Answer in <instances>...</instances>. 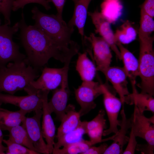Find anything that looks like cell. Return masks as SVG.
I'll list each match as a JSON object with an SVG mask.
<instances>
[{
	"label": "cell",
	"mask_w": 154,
	"mask_h": 154,
	"mask_svg": "<svg viewBox=\"0 0 154 154\" xmlns=\"http://www.w3.org/2000/svg\"><path fill=\"white\" fill-rule=\"evenodd\" d=\"M19 22V38L26 54L25 61L37 70L41 69L51 58L64 63L70 62L79 52L78 44L71 46L57 42L35 25H28L23 12Z\"/></svg>",
	"instance_id": "cell-1"
},
{
	"label": "cell",
	"mask_w": 154,
	"mask_h": 154,
	"mask_svg": "<svg viewBox=\"0 0 154 154\" xmlns=\"http://www.w3.org/2000/svg\"><path fill=\"white\" fill-rule=\"evenodd\" d=\"M39 76L38 70L25 61L9 62L0 68V93L13 95L23 90L27 92L31 82Z\"/></svg>",
	"instance_id": "cell-2"
},
{
	"label": "cell",
	"mask_w": 154,
	"mask_h": 154,
	"mask_svg": "<svg viewBox=\"0 0 154 154\" xmlns=\"http://www.w3.org/2000/svg\"><path fill=\"white\" fill-rule=\"evenodd\" d=\"M32 18L35 21L34 25L55 41L67 46L76 44L71 39L74 27L69 26L57 15L44 13L36 7L32 9Z\"/></svg>",
	"instance_id": "cell-3"
},
{
	"label": "cell",
	"mask_w": 154,
	"mask_h": 154,
	"mask_svg": "<svg viewBox=\"0 0 154 154\" xmlns=\"http://www.w3.org/2000/svg\"><path fill=\"white\" fill-rule=\"evenodd\" d=\"M153 37L139 39V76L141 82L137 85L141 93L154 95V52Z\"/></svg>",
	"instance_id": "cell-4"
},
{
	"label": "cell",
	"mask_w": 154,
	"mask_h": 154,
	"mask_svg": "<svg viewBox=\"0 0 154 154\" xmlns=\"http://www.w3.org/2000/svg\"><path fill=\"white\" fill-rule=\"evenodd\" d=\"M19 29V22L12 27L5 24L0 25V68L10 62L25 61L26 56L20 52L19 46L13 39Z\"/></svg>",
	"instance_id": "cell-5"
},
{
	"label": "cell",
	"mask_w": 154,
	"mask_h": 154,
	"mask_svg": "<svg viewBox=\"0 0 154 154\" xmlns=\"http://www.w3.org/2000/svg\"><path fill=\"white\" fill-rule=\"evenodd\" d=\"M74 93L76 100L80 107L78 112L81 117L96 108L95 100L102 94L101 84L93 81H83L75 89Z\"/></svg>",
	"instance_id": "cell-6"
},
{
	"label": "cell",
	"mask_w": 154,
	"mask_h": 154,
	"mask_svg": "<svg viewBox=\"0 0 154 154\" xmlns=\"http://www.w3.org/2000/svg\"><path fill=\"white\" fill-rule=\"evenodd\" d=\"M70 63L64 64L63 67L60 68L47 67L43 68L39 78L31 82L28 95L37 94L39 90L50 91L57 88L60 86L65 71L69 68Z\"/></svg>",
	"instance_id": "cell-7"
},
{
	"label": "cell",
	"mask_w": 154,
	"mask_h": 154,
	"mask_svg": "<svg viewBox=\"0 0 154 154\" xmlns=\"http://www.w3.org/2000/svg\"><path fill=\"white\" fill-rule=\"evenodd\" d=\"M101 87L104 106L110 123L109 128L103 131V136H106L118 132L120 121L118 119V116L123 104L120 99L116 97L106 85L101 84Z\"/></svg>",
	"instance_id": "cell-8"
},
{
	"label": "cell",
	"mask_w": 154,
	"mask_h": 154,
	"mask_svg": "<svg viewBox=\"0 0 154 154\" xmlns=\"http://www.w3.org/2000/svg\"><path fill=\"white\" fill-rule=\"evenodd\" d=\"M35 112L33 116L25 117L22 123V125L27 131L36 151L40 154H49L47 145L41 131L40 120L42 110H38Z\"/></svg>",
	"instance_id": "cell-9"
},
{
	"label": "cell",
	"mask_w": 154,
	"mask_h": 154,
	"mask_svg": "<svg viewBox=\"0 0 154 154\" xmlns=\"http://www.w3.org/2000/svg\"><path fill=\"white\" fill-rule=\"evenodd\" d=\"M144 113L135 105L134 112L131 117V129L135 137L145 139L150 145L154 147V117H146Z\"/></svg>",
	"instance_id": "cell-10"
},
{
	"label": "cell",
	"mask_w": 154,
	"mask_h": 154,
	"mask_svg": "<svg viewBox=\"0 0 154 154\" xmlns=\"http://www.w3.org/2000/svg\"><path fill=\"white\" fill-rule=\"evenodd\" d=\"M86 37L90 43L93 62L96 64L97 70L101 72L110 66L112 56L109 45L102 37L96 36L93 33Z\"/></svg>",
	"instance_id": "cell-11"
},
{
	"label": "cell",
	"mask_w": 154,
	"mask_h": 154,
	"mask_svg": "<svg viewBox=\"0 0 154 154\" xmlns=\"http://www.w3.org/2000/svg\"><path fill=\"white\" fill-rule=\"evenodd\" d=\"M68 72V70L65 72L60 88L54 90L52 98L48 102L50 111L55 113V119L59 121H61L65 114L69 95Z\"/></svg>",
	"instance_id": "cell-12"
},
{
	"label": "cell",
	"mask_w": 154,
	"mask_h": 154,
	"mask_svg": "<svg viewBox=\"0 0 154 154\" xmlns=\"http://www.w3.org/2000/svg\"><path fill=\"white\" fill-rule=\"evenodd\" d=\"M49 91L39 90L38 94L41 97L43 101L42 133L46 141L49 154H52L55 143L56 127L48 106V96Z\"/></svg>",
	"instance_id": "cell-13"
},
{
	"label": "cell",
	"mask_w": 154,
	"mask_h": 154,
	"mask_svg": "<svg viewBox=\"0 0 154 154\" xmlns=\"http://www.w3.org/2000/svg\"><path fill=\"white\" fill-rule=\"evenodd\" d=\"M95 28V32L99 34L109 45L117 57L121 60L120 53L115 41L114 33L111 23L102 15L98 9L94 12H88Z\"/></svg>",
	"instance_id": "cell-14"
},
{
	"label": "cell",
	"mask_w": 154,
	"mask_h": 154,
	"mask_svg": "<svg viewBox=\"0 0 154 154\" xmlns=\"http://www.w3.org/2000/svg\"><path fill=\"white\" fill-rule=\"evenodd\" d=\"M15 105L26 114L42 109L43 101L41 97L37 94L17 96L0 93V106L3 104Z\"/></svg>",
	"instance_id": "cell-15"
},
{
	"label": "cell",
	"mask_w": 154,
	"mask_h": 154,
	"mask_svg": "<svg viewBox=\"0 0 154 154\" xmlns=\"http://www.w3.org/2000/svg\"><path fill=\"white\" fill-rule=\"evenodd\" d=\"M101 72L112 85L123 104L125 96L130 94L127 87L128 77L123 68L109 66Z\"/></svg>",
	"instance_id": "cell-16"
},
{
	"label": "cell",
	"mask_w": 154,
	"mask_h": 154,
	"mask_svg": "<svg viewBox=\"0 0 154 154\" xmlns=\"http://www.w3.org/2000/svg\"><path fill=\"white\" fill-rule=\"evenodd\" d=\"M120 113L121 120L119 125L120 129L114 138L113 142L108 146L104 154H122L123 147L128 142L129 137L126 135L128 130L131 127V118H127L123 109Z\"/></svg>",
	"instance_id": "cell-17"
},
{
	"label": "cell",
	"mask_w": 154,
	"mask_h": 154,
	"mask_svg": "<svg viewBox=\"0 0 154 154\" xmlns=\"http://www.w3.org/2000/svg\"><path fill=\"white\" fill-rule=\"evenodd\" d=\"M132 92L126 96L124 103L130 105L134 104L141 112L145 111L154 112V99L152 96L147 93H139L135 87L136 82H131Z\"/></svg>",
	"instance_id": "cell-18"
},
{
	"label": "cell",
	"mask_w": 154,
	"mask_h": 154,
	"mask_svg": "<svg viewBox=\"0 0 154 154\" xmlns=\"http://www.w3.org/2000/svg\"><path fill=\"white\" fill-rule=\"evenodd\" d=\"M74 5L73 16L68 24L70 26L76 27L82 41L84 34V27L86 21L88 9L92 0H72Z\"/></svg>",
	"instance_id": "cell-19"
},
{
	"label": "cell",
	"mask_w": 154,
	"mask_h": 154,
	"mask_svg": "<svg viewBox=\"0 0 154 154\" xmlns=\"http://www.w3.org/2000/svg\"><path fill=\"white\" fill-rule=\"evenodd\" d=\"M80 117L78 112L76 111L73 105L71 104L67 105L65 114L57 129V139L78 127L81 122Z\"/></svg>",
	"instance_id": "cell-20"
},
{
	"label": "cell",
	"mask_w": 154,
	"mask_h": 154,
	"mask_svg": "<svg viewBox=\"0 0 154 154\" xmlns=\"http://www.w3.org/2000/svg\"><path fill=\"white\" fill-rule=\"evenodd\" d=\"M116 45L119 51L121 60L127 77L131 82L135 81L136 77L139 76V63L138 60L129 50L121 43L117 42Z\"/></svg>",
	"instance_id": "cell-21"
},
{
	"label": "cell",
	"mask_w": 154,
	"mask_h": 154,
	"mask_svg": "<svg viewBox=\"0 0 154 154\" xmlns=\"http://www.w3.org/2000/svg\"><path fill=\"white\" fill-rule=\"evenodd\" d=\"M105 115L104 110L101 109L93 119L86 121V133L88 135L90 140L97 142H100L102 141L104 130L106 128Z\"/></svg>",
	"instance_id": "cell-22"
},
{
	"label": "cell",
	"mask_w": 154,
	"mask_h": 154,
	"mask_svg": "<svg viewBox=\"0 0 154 154\" xmlns=\"http://www.w3.org/2000/svg\"><path fill=\"white\" fill-rule=\"evenodd\" d=\"M100 13L111 24L116 23L121 17L123 6L120 0H104Z\"/></svg>",
	"instance_id": "cell-23"
},
{
	"label": "cell",
	"mask_w": 154,
	"mask_h": 154,
	"mask_svg": "<svg viewBox=\"0 0 154 154\" xmlns=\"http://www.w3.org/2000/svg\"><path fill=\"white\" fill-rule=\"evenodd\" d=\"M78 54L76 70L83 81H92L97 70L94 63L88 57L86 52Z\"/></svg>",
	"instance_id": "cell-24"
},
{
	"label": "cell",
	"mask_w": 154,
	"mask_h": 154,
	"mask_svg": "<svg viewBox=\"0 0 154 154\" xmlns=\"http://www.w3.org/2000/svg\"><path fill=\"white\" fill-rule=\"evenodd\" d=\"M27 114L20 110L11 111L0 106V127L2 130L7 131L12 127L19 125L25 118Z\"/></svg>",
	"instance_id": "cell-25"
},
{
	"label": "cell",
	"mask_w": 154,
	"mask_h": 154,
	"mask_svg": "<svg viewBox=\"0 0 154 154\" xmlns=\"http://www.w3.org/2000/svg\"><path fill=\"white\" fill-rule=\"evenodd\" d=\"M86 121H81L76 128L57 138V141L54 143V149L59 148L83 139V136L86 133Z\"/></svg>",
	"instance_id": "cell-26"
},
{
	"label": "cell",
	"mask_w": 154,
	"mask_h": 154,
	"mask_svg": "<svg viewBox=\"0 0 154 154\" xmlns=\"http://www.w3.org/2000/svg\"><path fill=\"white\" fill-rule=\"evenodd\" d=\"M137 34L132 23L126 20L116 30L114 33V38L116 43L127 44L135 40Z\"/></svg>",
	"instance_id": "cell-27"
},
{
	"label": "cell",
	"mask_w": 154,
	"mask_h": 154,
	"mask_svg": "<svg viewBox=\"0 0 154 154\" xmlns=\"http://www.w3.org/2000/svg\"><path fill=\"white\" fill-rule=\"evenodd\" d=\"M7 131L9 133L8 135L9 139L31 150L36 151L27 131L22 125H19L12 127Z\"/></svg>",
	"instance_id": "cell-28"
},
{
	"label": "cell",
	"mask_w": 154,
	"mask_h": 154,
	"mask_svg": "<svg viewBox=\"0 0 154 154\" xmlns=\"http://www.w3.org/2000/svg\"><path fill=\"white\" fill-rule=\"evenodd\" d=\"M95 144L90 141L83 139L76 143L63 147L60 149H53V154H83L90 147Z\"/></svg>",
	"instance_id": "cell-29"
},
{
	"label": "cell",
	"mask_w": 154,
	"mask_h": 154,
	"mask_svg": "<svg viewBox=\"0 0 154 154\" xmlns=\"http://www.w3.org/2000/svg\"><path fill=\"white\" fill-rule=\"evenodd\" d=\"M153 17L140 11L139 27L138 32L139 39L151 36L154 31V21Z\"/></svg>",
	"instance_id": "cell-30"
},
{
	"label": "cell",
	"mask_w": 154,
	"mask_h": 154,
	"mask_svg": "<svg viewBox=\"0 0 154 154\" xmlns=\"http://www.w3.org/2000/svg\"><path fill=\"white\" fill-rule=\"evenodd\" d=\"M3 142L6 145L7 154H39L38 152L31 150L19 144L14 142L9 139H3Z\"/></svg>",
	"instance_id": "cell-31"
},
{
	"label": "cell",
	"mask_w": 154,
	"mask_h": 154,
	"mask_svg": "<svg viewBox=\"0 0 154 154\" xmlns=\"http://www.w3.org/2000/svg\"><path fill=\"white\" fill-rule=\"evenodd\" d=\"M15 0H0V13L4 16L5 24L9 25L11 24V12Z\"/></svg>",
	"instance_id": "cell-32"
},
{
	"label": "cell",
	"mask_w": 154,
	"mask_h": 154,
	"mask_svg": "<svg viewBox=\"0 0 154 154\" xmlns=\"http://www.w3.org/2000/svg\"><path fill=\"white\" fill-rule=\"evenodd\" d=\"M31 3L41 5L47 11L51 8L47 0H16L13 4L12 11H15L19 9H23L26 5Z\"/></svg>",
	"instance_id": "cell-33"
},
{
	"label": "cell",
	"mask_w": 154,
	"mask_h": 154,
	"mask_svg": "<svg viewBox=\"0 0 154 154\" xmlns=\"http://www.w3.org/2000/svg\"><path fill=\"white\" fill-rule=\"evenodd\" d=\"M128 142L127 145L125 149L123 151L122 154H134L137 142L136 139V137L131 129Z\"/></svg>",
	"instance_id": "cell-34"
},
{
	"label": "cell",
	"mask_w": 154,
	"mask_h": 154,
	"mask_svg": "<svg viewBox=\"0 0 154 154\" xmlns=\"http://www.w3.org/2000/svg\"><path fill=\"white\" fill-rule=\"evenodd\" d=\"M141 10L153 18L154 17V0H145L140 6Z\"/></svg>",
	"instance_id": "cell-35"
},
{
	"label": "cell",
	"mask_w": 154,
	"mask_h": 154,
	"mask_svg": "<svg viewBox=\"0 0 154 154\" xmlns=\"http://www.w3.org/2000/svg\"><path fill=\"white\" fill-rule=\"evenodd\" d=\"M108 147L107 144L103 143L98 147L92 146L90 147L83 154H104Z\"/></svg>",
	"instance_id": "cell-36"
},
{
	"label": "cell",
	"mask_w": 154,
	"mask_h": 154,
	"mask_svg": "<svg viewBox=\"0 0 154 154\" xmlns=\"http://www.w3.org/2000/svg\"><path fill=\"white\" fill-rule=\"evenodd\" d=\"M49 3L52 2L56 7L57 11L56 14L59 17L62 18V13L64 7L66 0H47Z\"/></svg>",
	"instance_id": "cell-37"
},
{
	"label": "cell",
	"mask_w": 154,
	"mask_h": 154,
	"mask_svg": "<svg viewBox=\"0 0 154 154\" xmlns=\"http://www.w3.org/2000/svg\"><path fill=\"white\" fill-rule=\"evenodd\" d=\"M135 149L140 151L143 154H154V147L147 143L144 144H137Z\"/></svg>",
	"instance_id": "cell-38"
},
{
	"label": "cell",
	"mask_w": 154,
	"mask_h": 154,
	"mask_svg": "<svg viewBox=\"0 0 154 154\" xmlns=\"http://www.w3.org/2000/svg\"><path fill=\"white\" fill-rule=\"evenodd\" d=\"M7 150V147L4 146L2 143H0V154H5V152H6Z\"/></svg>",
	"instance_id": "cell-39"
},
{
	"label": "cell",
	"mask_w": 154,
	"mask_h": 154,
	"mask_svg": "<svg viewBox=\"0 0 154 154\" xmlns=\"http://www.w3.org/2000/svg\"><path fill=\"white\" fill-rule=\"evenodd\" d=\"M3 139V135L2 133V130L0 127V143H2Z\"/></svg>",
	"instance_id": "cell-40"
},
{
	"label": "cell",
	"mask_w": 154,
	"mask_h": 154,
	"mask_svg": "<svg viewBox=\"0 0 154 154\" xmlns=\"http://www.w3.org/2000/svg\"><path fill=\"white\" fill-rule=\"evenodd\" d=\"M1 21L0 18V25H1Z\"/></svg>",
	"instance_id": "cell-41"
}]
</instances>
